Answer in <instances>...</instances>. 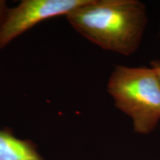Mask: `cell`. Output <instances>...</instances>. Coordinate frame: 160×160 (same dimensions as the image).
Masks as SVG:
<instances>
[{
	"instance_id": "obj_4",
	"label": "cell",
	"mask_w": 160,
	"mask_h": 160,
	"mask_svg": "<svg viewBox=\"0 0 160 160\" xmlns=\"http://www.w3.org/2000/svg\"><path fill=\"white\" fill-rule=\"evenodd\" d=\"M0 160H45L36 144L17 138L10 128H0Z\"/></svg>"
},
{
	"instance_id": "obj_6",
	"label": "cell",
	"mask_w": 160,
	"mask_h": 160,
	"mask_svg": "<svg viewBox=\"0 0 160 160\" xmlns=\"http://www.w3.org/2000/svg\"><path fill=\"white\" fill-rule=\"evenodd\" d=\"M151 67L155 70L156 72H157L158 77H159V81H160V61L152 62L151 63Z\"/></svg>"
},
{
	"instance_id": "obj_5",
	"label": "cell",
	"mask_w": 160,
	"mask_h": 160,
	"mask_svg": "<svg viewBox=\"0 0 160 160\" xmlns=\"http://www.w3.org/2000/svg\"><path fill=\"white\" fill-rule=\"evenodd\" d=\"M8 9L9 8H8L6 2L4 1V0H0V29H1V27L3 25Z\"/></svg>"
},
{
	"instance_id": "obj_3",
	"label": "cell",
	"mask_w": 160,
	"mask_h": 160,
	"mask_svg": "<svg viewBox=\"0 0 160 160\" xmlns=\"http://www.w3.org/2000/svg\"><path fill=\"white\" fill-rule=\"evenodd\" d=\"M88 0H24L9 8L0 29V49L15 38L50 18L67 16Z\"/></svg>"
},
{
	"instance_id": "obj_2",
	"label": "cell",
	"mask_w": 160,
	"mask_h": 160,
	"mask_svg": "<svg viewBox=\"0 0 160 160\" xmlns=\"http://www.w3.org/2000/svg\"><path fill=\"white\" fill-rule=\"evenodd\" d=\"M117 109L131 119L140 135L150 134L160 122V81L151 67L117 65L107 84Z\"/></svg>"
},
{
	"instance_id": "obj_1",
	"label": "cell",
	"mask_w": 160,
	"mask_h": 160,
	"mask_svg": "<svg viewBox=\"0 0 160 160\" xmlns=\"http://www.w3.org/2000/svg\"><path fill=\"white\" fill-rule=\"evenodd\" d=\"M66 17L85 39L122 56L137 51L148 24L147 9L139 0H88Z\"/></svg>"
},
{
	"instance_id": "obj_7",
	"label": "cell",
	"mask_w": 160,
	"mask_h": 160,
	"mask_svg": "<svg viewBox=\"0 0 160 160\" xmlns=\"http://www.w3.org/2000/svg\"><path fill=\"white\" fill-rule=\"evenodd\" d=\"M159 29H160V25H159ZM159 35H160V31H159Z\"/></svg>"
}]
</instances>
